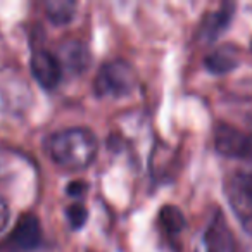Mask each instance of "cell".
Wrapping results in <instances>:
<instances>
[{"label":"cell","instance_id":"obj_1","mask_svg":"<svg viewBox=\"0 0 252 252\" xmlns=\"http://www.w3.org/2000/svg\"><path fill=\"white\" fill-rule=\"evenodd\" d=\"M47 152L61 168L85 169L97 156V138L87 128H66L50 135Z\"/></svg>","mask_w":252,"mask_h":252},{"label":"cell","instance_id":"obj_2","mask_svg":"<svg viewBox=\"0 0 252 252\" xmlns=\"http://www.w3.org/2000/svg\"><path fill=\"white\" fill-rule=\"evenodd\" d=\"M137 87V74L125 61H111L98 69L95 92L100 97H126Z\"/></svg>","mask_w":252,"mask_h":252},{"label":"cell","instance_id":"obj_3","mask_svg":"<svg viewBox=\"0 0 252 252\" xmlns=\"http://www.w3.org/2000/svg\"><path fill=\"white\" fill-rule=\"evenodd\" d=\"M214 145L218 152L228 158L252 159V140L242 131L230 128L228 125L218 126L214 133Z\"/></svg>","mask_w":252,"mask_h":252},{"label":"cell","instance_id":"obj_4","mask_svg":"<svg viewBox=\"0 0 252 252\" xmlns=\"http://www.w3.org/2000/svg\"><path fill=\"white\" fill-rule=\"evenodd\" d=\"M30 66H32V73L36 78V81L47 90H52L61 83L64 71L56 54L43 49L33 50Z\"/></svg>","mask_w":252,"mask_h":252},{"label":"cell","instance_id":"obj_5","mask_svg":"<svg viewBox=\"0 0 252 252\" xmlns=\"http://www.w3.org/2000/svg\"><path fill=\"white\" fill-rule=\"evenodd\" d=\"M11 244L19 251H35L42 244V226L38 218L33 213L19 216L14 230L11 233Z\"/></svg>","mask_w":252,"mask_h":252},{"label":"cell","instance_id":"obj_6","mask_svg":"<svg viewBox=\"0 0 252 252\" xmlns=\"http://www.w3.org/2000/svg\"><path fill=\"white\" fill-rule=\"evenodd\" d=\"M185 216L176 206H164L158 216V228L168 244L178 245L180 235L185 230Z\"/></svg>","mask_w":252,"mask_h":252},{"label":"cell","instance_id":"obj_7","mask_svg":"<svg viewBox=\"0 0 252 252\" xmlns=\"http://www.w3.org/2000/svg\"><path fill=\"white\" fill-rule=\"evenodd\" d=\"M207 252H233V238L228 230L224 218H218L206 231Z\"/></svg>","mask_w":252,"mask_h":252},{"label":"cell","instance_id":"obj_8","mask_svg":"<svg viewBox=\"0 0 252 252\" xmlns=\"http://www.w3.org/2000/svg\"><path fill=\"white\" fill-rule=\"evenodd\" d=\"M61 66H63V71H71V73H80L85 67L88 66V54L85 50V47L78 42H67L63 45L59 56Z\"/></svg>","mask_w":252,"mask_h":252},{"label":"cell","instance_id":"obj_9","mask_svg":"<svg viewBox=\"0 0 252 252\" xmlns=\"http://www.w3.org/2000/svg\"><path fill=\"white\" fill-rule=\"evenodd\" d=\"M238 66V50L231 45L216 49L206 57V67L214 74L230 73Z\"/></svg>","mask_w":252,"mask_h":252},{"label":"cell","instance_id":"obj_10","mask_svg":"<svg viewBox=\"0 0 252 252\" xmlns=\"http://www.w3.org/2000/svg\"><path fill=\"white\" fill-rule=\"evenodd\" d=\"M231 18H233V5L226 4L221 5L220 11L211 12L206 18L202 25V35L206 40H214L226 30V26L230 25Z\"/></svg>","mask_w":252,"mask_h":252},{"label":"cell","instance_id":"obj_11","mask_svg":"<svg viewBox=\"0 0 252 252\" xmlns=\"http://www.w3.org/2000/svg\"><path fill=\"white\" fill-rule=\"evenodd\" d=\"M74 11H76V4L66 2V0H56V2L45 4L47 18L54 25H66V23H69L74 18Z\"/></svg>","mask_w":252,"mask_h":252},{"label":"cell","instance_id":"obj_12","mask_svg":"<svg viewBox=\"0 0 252 252\" xmlns=\"http://www.w3.org/2000/svg\"><path fill=\"white\" fill-rule=\"evenodd\" d=\"M66 216H67V221H69V226L73 228V230H80V228L87 223L88 211L83 204H71V206L66 207Z\"/></svg>","mask_w":252,"mask_h":252},{"label":"cell","instance_id":"obj_13","mask_svg":"<svg viewBox=\"0 0 252 252\" xmlns=\"http://www.w3.org/2000/svg\"><path fill=\"white\" fill-rule=\"evenodd\" d=\"M235 183H237V190L240 192V195L252 204V169H245V171L238 173Z\"/></svg>","mask_w":252,"mask_h":252},{"label":"cell","instance_id":"obj_14","mask_svg":"<svg viewBox=\"0 0 252 252\" xmlns=\"http://www.w3.org/2000/svg\"><path fill=\"white\" fill-rule=\"evenodd\" d=\"M9 218H11V211H9V204L4 197L0 195V233L5 230L9 223Z\"/></svg>","mask_w":252,"mask_h":252},{"label":"cell","instance_id":"obj_15","mask_svg":"<svg viewBox=\"0 0 252 252\" xmlns=\"http://www.w3.org/2000/svg\"><path fill=\"white\" fill-rule=\"evenodd\" d=\"M87 190V185L83 182H73L67 185V195H73V197H80L85 193Z\"/></svg>","mask_w":252,"mask_h":252},{"label":"cell","instance_id":"obj_16","mask_svg":"<svg viewBox=\"0 0 252 252\" xmlns=\"http://www.w3.org/2000/svg\"><path fill=\"white\" fill-rule=\"evenodd\" d=\"M244 226H245V230H247L249 233L252 235V214H251V216H247V218L244 220Z\"/></svg>","mask_w":252,"mask_h":252}]
</instances>
